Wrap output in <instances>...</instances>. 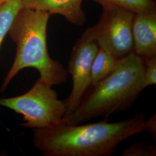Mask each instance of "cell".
<instances>
[{
  "label": "cell",
  "instance_id": "cell-1",
  "mask_svg": "<svg viewBox=\"0 0 156 156\" xmlns=\"http://www.w3.org/2000/svg\"><path fill=\"white\" fill-rule=\"evenodd\" d=\"M142 113L110 123L107 119L83 125L61 123L34 129L33 142L44 156H109L129 138L145 130Z\"/></svg>",
  "mask_w": 156,
  "mask_h": 156
},
{
  "label": "cell",
  "instance_id": "cell-2",
  "mask_svg": "<svg viewBox=\"0 0 156 156\" xmlns=\"http://www.w3.org/2000/svg\"><path fill=\"white\" fill-rule=\"evenodd\" d=\"M145 88L144 58L133 51L120 58L109 76L91 86L78 108L62 123L77 125L97 117L108 119L130 109Z\"/></svg>",
  "mask_w": 156,
  "mask_h": 156
},
{
  "label": "cell",
  "instance_id": "cell-3",
  "mask_svg": "<svg viewBox=\"0 0 156 156\" xmlns=\"http://www.w3.org/2000/svg\"><path fill=\"white\" fill-rule=\"evenodd\" d=\"M50 16L46 12L24 7L19 12L8 32L16 45V54L0 87L1 93L26 68L37 69L39 79L52 87L67 81V71L60 62L50 57L48 50L47 27Z\"/></svg>",
  "mask_w": 156,
  "mask_h": 156
},
{
  "label": "cell",
  "instance_id": "cell-4",
  "mask_svg": "<svg viewBox=\"0 0 156 156\" xmlns=\"http://www.w3.org/2000/svg\"><path fill=\"white\" fill-rule=\"evenodd\" d=\"M0 106L22 115L28 128H45L62 123L66 113L64 101L60 100L52 86L38 79L24 94L12 98H0Z\"/></svg>",
  "mask_w": 156,
  "mask_h": 156
},
{
  "label": "cell",
  "instance_id": "cell-5",
  "mask_svg": "<svg viewBox=\"0 0 156 156\" xmlns=\"http://www.w3.org/2000/svg\"><path fill=\"white\" fill-rule=\"evenodd\" d=\"M135 13L117 6L102 8L98 22L91 27L99 48L118 58L134 51L132 32Z\"/></svg>",
  "mask_w": 156,
  "mask_h": 156
},
{
  "label": "cell",
  "instance_id": "cell-6",
  "mask_svg": "<svg viewBox=\"0 0 156 156\" xmlns=\"http://www.w3.org/2000/svg\"><path fill=\"white\" fill-rule=\"evenodd\" d=\"M99 49L91 27L84 31L73 46L68 70L73 79V88L64 100L66 109L64 118L71 115L78 108L91 87L92 62Z\"/></svg>",
  "mask_w": 156,
  "mask_h": 156
},
{
  "label": "cell",
  "instance_id": "cell-7",
  "mask_svg": "<svg viewBox=\"0 0 156 156\" xmlns=\"http://www.w3.org/2000/svg\"><path fill=\"white\" fill-rule=\"evenodd\" d=\"M132 32L134 51L142 58L156 55V11L135 14Z\"/></svg>",
  "mask_w": 156,
  "mask_h": 156
},
{
  "label": "cell",
  "instance_id": "cell-8",
  "mask_svg": "<svg viewBox=\"0 0 156 156\" xmlns=\"http://www.w3.org/2000/svg\"><path fill=\"white\" fill-rule=\"evenodd\" d=\"M83 0H22L24 8L60 15L68 22L82 27L87 18L82 8Z\"/></svg>",
  "mask_w": 156,
  "mask_h": 156
},
{
  "label": "cell",
  "instance_id": "cell-9",
  "mask_svg": "<svg viewBox=\"0 0 156 156\" xmlns=\"http://www.w3.org/2000/svg\"><path fill=\"white\" fill-rule=\"evenodd\" d=\"M120 58L100 48L92 62L91 86L95 85L113 73L117 67Z\"/></svg>",
  "mask_w": 156,
  "mask_h": 156
},
{
  "label": "cell",
  "instance_id": "cell-10",
  "mask_svg": "<svg viewBox=\"0 0 156 156\" xmlns=\"http://www.w3.org/2000/svg\"><path fill=\"white\" fill-rule=\"evenodd\" d=\"M102 8L117 6L135 14L156 11L155 0H91Z\"/></svg>",
  "mask_w": 156,
  "mask_h": 156
},
{
  "label": "cell",
  "instance_id": "cell-11",
  "mask_svg": "<svg viewBox=\"0 0 156 156\" xmlns=\"http://www.w3.org/2000/svg\"><path fill=\"white\" fill-rule=\"evenodd\" d=\"M23 8L22 0H9L0 5V48L17 15Z\"/></svg>",
  "mask_w": 156,
  "mask_h": 156
},
{
  "label": "cell",
  "instance_id": "cell-12",
  "mask_svg": "<svg viewBox=\"0 0 156 156\" xmlns=\"http://www.w3.org/2000/svg\"><path fill=\"white\" fill-rule=\"evenodd\" d=\"M122 156H156V146L146 143L134 144L125 149Z\"/></svg>",
  "mask_w": 156,
  "mask_h": 156
},
{
  "label": "cell",
  "instance_id": "cell-13",
  "mask_svg": "<svg viewBox=\"0 0 156 156\" xmlns=\"http://www.w3.org/2000/svg\"><path fill=\"white\" fill-rule=\"evenodd\" d=\"M145 87L156 84V55L143 58Z\"/></svg>",
  "mask_w": 156,
  "mask_h": 156
},
{
  "label": "cell",
  "instance_id": "cell-14",
  "mask_svg": "<svg viewBox=\"0 0 156 156\" xmlns=\"http://www.w3.org/2000/svg\"><path fill=\"white\" fill-rule=\"evenodd\" d=\"M151 135V138L156 140V113L151 115L145 122V130Z\"/></svg>",
  "mask_w": 156,
  "mask_h": 156
},
{
  "label": "cell",
  "instance_id": "cell-15",
  "mask_svg": "<svg viewBox=\"0 0 156 156\" xmlns=\"http://www.w3.org/2000/svg\"><path fill=\"white\" fill-rule=\"evenodd\" d=\"M8 1H9V0H0V5L3 4L4 3H5L6 2Z\"/></svg>",
  "mask_w": 156,
  "mask_h": 156
}]
</instances>
